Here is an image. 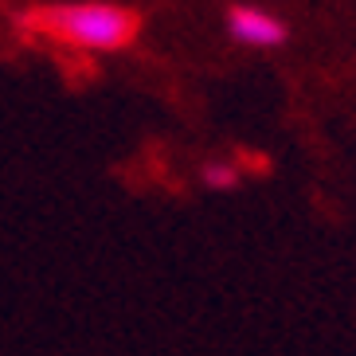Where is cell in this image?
Listing matches in <instances>:
<instances>
[{
  "instance_id": "6da1fadb",
  "label": "cell",
  "mask_w": 356,
  "mask_h": 356,
  "mask_svg": "<svg viewBox=\"0 0 356 356\" xmlns=\"http://www.w3.org/2000/svg\"><path fill=\"white\" fill-rule=\"evenodd\" d=\"M28 28L51 40L67 43L74 51H122L137 40L141 20L126 4H106V0H83V4H55L28 16Z\"/></svg>"
},
{
  "instance_id": "7a4b0ae2",
  "label": "cell",
  "mask_w": 356,
  "mask_h": 356,
  "mask_svg": "<svg viewBox=\"0 0 356 356\" xmlns=\"http://www.w3.org/2000/svg\"><path fill=\"white\" fill-rule=\"evenodd\" d=\"M227 32L235 43L243 47H254V51H270V47H282L290 28L286 20H278L274 12L254 8V4H235L227 12Z\"/></svg>"
},
{
  "instance_id": "3957f363",
  "label": "cell",
  "mask_w": 356,
  "mask_h": 356,
  "mask_svg": "<svg viewBox=\"0 0 356 356\" xmlns=\"http://www.w3.org/2000/svg\"><path fill=\"white\" fill-rule=\"evenodd\" d=\"M200 180L208 184L211 192H231L243 184V168L235 161H208V165L200 168Z\"/></svg>"
}]
</instances>
